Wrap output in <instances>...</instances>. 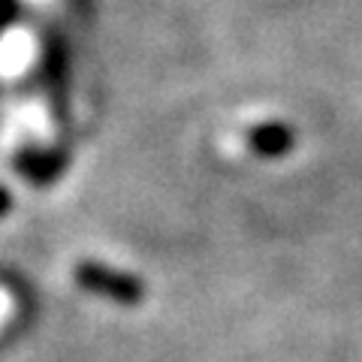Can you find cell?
I'll use <instances>...</instances> for the list:
<instances>
[{"label": "cell", "instance_id": "cell-1", "mask_svg": "<svg viewBox=\"0 0 362 362\" xmlns=\"http://www.w3.org/2000/svg\"><path fill=\"white\" fill-rule=\"evenodd\" d=\"M293 142V133L281 124H269V127H259L251 133V145L257 154H266V157H275L281 151H287Z\"/></svg>", "mask_w": 362, "mask_h": 362}]
</instances>
